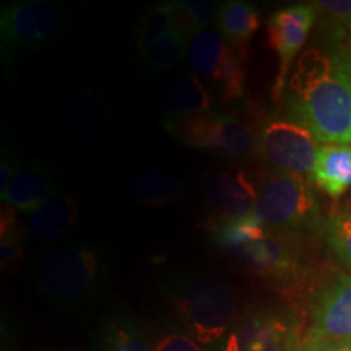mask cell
Returning <instances> with one entry per match:
<instances>
[{"instance_id":"cell-27","label":"cell","mask_w":351,"mask_h":351,"mask_svg":"<svg viewBox=\"0 0 351 351\" xmlns=\"http://www.w3.org/2000/svg\"><path fill=\"white\" fill-rule=\"evenodd\" d=\"M171 32H173V26L169 20V8L168 2H165L153 7L138 20L137 28H135V44L142 46L158 38H163Z\"/></svg>"},{"instance_id":"cell-1","label":"cell","mask_w":351,"mask_h":351,"mask_svg":"<svg viewBox=\"0 0 351 351\" xmlns=\"http://www.w3.org/2000/svg\"><path fill=\"white\" fill-rule=\"evenodd\" d=\"M282 99L285 116L307 127L319 142H351V82L333 49H307L298 59Z\"/></svg>"},{"instance_id":"cell-33","label":"cell","mask_w":351,"mask_h":351,"mask_svg":"<svg viewBox=\"0 0 351 351\" xmlns=\"http://www.w3.org/2000/svg\"><path fill=\"white\" fill-rule=\"evenodd\" d=\"M320 351H351V341H339V343H319Z\"/></svg>"},{"instance_id":"cell-15","label":"cell","mask_w":351,"mask_h":351,"mask_svg":"<svg viewBox=\"0 0 351 351\" xmlns=\"http://www.w3.org/2000/svg\"><path fill=\"white\" fill-rule=\"evenodd\" d=\"M80 217L77 199L59 192L46 204L29 213L28 234L41 244H54L73 230Z\"/></svg>"},{"instance_id":"cell-32","label":"cell","mask_w":351,"mask_h":351,"mask_svg":"<svg viewBox=\"0 0 351 351\" xmlns=\"http://www.w3.org/2000/svg\"><path fill=\"white\" fill-rule=\"evenodd\" d=\"M332 46H333L332 49L337 52V56H339L341 64H343V67L346 70V73H348L350 82H351V36H346L345 39H341V41L332 43Z\"/></svg>"},{"instance_id":"cell-4","label":"cell","mask_w":351,"mask_h":351,"mask_svg":"<svg viewBox=\"0 0 351 351\" xmlns=\"http://www.w3.org/2000/svg\"><path fill=\"white\" fill-rule=\"evenodd\" d=\"M254 215L269 230L300 238H306L326 226L311 182L304 176L278 171L258 179Z\"/></svg>"},{"instance_id":"cell-26","label":"cell","mask_w":351,"mask_h":351,"mask_svg":"<svg viewBox=\"0 0 351 351\" xmlns=\"http://www.w3.org/2000/svg\"><path fill=\"white\" fill-rule=\"evenodd\" d=\"M317 8L324 28L332 36V43L351 36V0H319Z\"/></svg>"},{"instance_id":"cell-22","label":"cell","mask_w":351,"mask_h":351,"mask_svg":"<svg viewBox=\"0 0 351 351\" xmlns=\"http://www.w3.org/2000/svg\"><path fill=\"white\" fill-rule=\"evenodd\" d=\"M26 234L28 226L23 225L19 212L8 205L3 207L0 219V267L8 275L15 274L23 262Z\"/></svg>"},{"instance_id":"cell-28","label":"cell","mask_w":351,"mask_h":351,"mask_svg":"<svg viewBox=\"0 0 351 351\" xmlns=\"http://www.w3.org/2000/svg\"><path fill=\"white\" fill-rule=\"evenodd\" d=\"M168 8L173 32L189 44L202 32L195 16L192 15L186 0H173V2H168Z\"/></svg>"},{"instance_id":"cell-5","label":"cell","mask_w":351,"mask_h":351,"mask_svg":"<svg viewBox=\"0 0 351 351\" xmlns=\"http://www.w3.org/2000/svg\"><path fill=\"white\" fill-rule=\"evenodd\" d=\"M262 114L252 109L249 116L205 111L191 116L165 117L163 125L176 140L215 155L249 158L256 155Z\"/></svg>"},{"instance_id":"cell-24","label":"cell","mask_w":351,"mask_h":351,"mask_svg":"<svg viewBox=\"0 0 351 351\" xmlns=\"http://www.w3.org/2000/svg\"><path fill=\"white\" fill-rule=\"evenodd\" d=\"M189 44L174 32L163 38H158L142 46H137L140 57L148 67L158 72L173 70L184 62L187 56Z\"/></svg>"},{"instance_id":"cell-29","label":"cell","mask_w":351,"mask_h":351,"mask_svg":"<svg viewBox=\"0 0 351 351\" xmlns=\"http://www.w3.org/2000/svg\"><path fill=\"white\" fill-rule=\"evenodd\" d=\"M153 346L155 351H204V346H200L179 327L161 333Z\"/></svg>"},{"instance_id":"cell-34","label":"cell","mask_w":351,"mask_h":351,"mask_svg":"<svg viewBox=\"0 0 351 351\" xmlns=\"http://www.w3.org/2000/svg\"><path fill=\"white\" fill-rule=\"evenodd\" d=\"M291 351H320V346H319V343H315V341H311L306 337V339H302L300 343H298Z\"/></svg>"},{"instance_id":"cell-20","label":"cell","mask_w":351,"mask_h":351,"mask_svg":"<svg viewBox=\"0 0 351 351\" xmlns=\"http://www.w3.org/2000/svg\"><path fill=\"white\" fill-rule=\"evenodd\" d=\"M181 182L168 171L160 168H143L129 181L132 199L148 208H160L181 195Z\"/></svg>"},{"instance_id":"cell-17","label":"cell","mask_w":351,"mask_h":351,"mask_svg":"<svg viewBox=\"0 0 351 351\" xmlns=\"http://www.w3.org/2000/svg\"><path fill=\"white\" fill-rule=\"evenodd\" d=\"M165 117L191 116L212 111V95L195 73H182L169 78L158 93Z\"/></svg>"},{"instance_id":"cell-3","label":"cell","mask_w":351,"mask_h":351,"mask_svg":"<svg viewBox=\"0 0 351 351\" xmlns=\"http://www.w3.org/2000/svg\"><path fill=\"white\" fill-rule=\"evenodd\" d=\"M111 257L95 243H62L47 249L36 265L39 291L54 304L73 307L95 300L108 283Z\"/></svg>"},{"instance_id":"cell-25","label":"cell","mask_w":351,"mask_h":351,"mask_svg":"<svg viewBox=\"0 0 351 351\" xmlns=\"http://www.w3.org/2000/svg\"><path fill=\"white\" fill-rule=\"evenodd\" d=\"M324 231L333 256L351 270V205L330 213Z\"/></svg>"},{"instance_id":"cell-9","label":"cell","mask_w":351,"mask_h":351,"mask_svg":"<svg viewBox=\"0 0 351 351\" xmlns=\"http://www.w3.org/2000/svg\"><path fill=\"white\" fill-rule=\"evenodd\" d=\"M301 340L296 319L287 311L254 307L239 315L217 351H291Z\"/></svg>"},{"instance_id":"cell-12","label":"cell","mask_w":351,"mask_h":351,"mask_svg":"<svg viewBox=\"0 0 351 351\" xmlns=\"http://www.w3.org/2000/svg\"><path fill=\"white\" fill-rule=\"evenodd\" d=\"M258 181L241 168L215 169L204 181V194L215 213L213 223L230 221L254 213Z\"/></svg>"},{"instance_id":"cell-7","label":"cell","mask_w":351,"mask_h":351,"mask_svg":"<svg viewBox=\"0 0 351 351\" xmlns=\"http://www.w3.org/2000/svg\"><path fill=\"white\" fill-rule=\"evenodd\" d=\"M319 140L307 127L289 117L262 116L256 155L278 173L313 174Z\"/></svg>"},{"instance_id":"cell-14","label":"cell","mask_w":351,"mask_h":351,"mask_svg":"<svg viewBox=\"0 0 351 351\" xmlns=\"http://www.w3.org/2000/svg\"><path fill=\"white\" fill-rule=\"evenodd\" d=\"M59 192L62 191L56 169L46 161L33 160L23 165L10 187L2 192L0 197L8 207L19 213L29 215Z\"/></svg>"},{"instance_id":"cell-18","label":"cell","mask_w":351,"mask_h":351,"mask_svg":"<svg viewBox=\"0 0 351 351\" xmlns=\"http://www.w3.org/2000/svg\"><path fill=\"white\" fill-rule=\"evenodd\" d=\"M311 179L332 199L351 187V143H322Z\"/></svg>"},{"instance_id":"cell-16","label":"cell","mask_w":351,"mask_h":351,"mask_svg":"<svg viewBox=\"0 0 351 351\" xmlns=\"http://www.w3.org/2000/svg\"><path fill=\"white\" fill-rule=\"evenodd\" d=\"M262 25V15L254 3L244 0H228L217 16L218 33L243 62L249 60L252 38Z\"/></svg>"},{"instance_id":"cell-21","label":"cell","mask_w":351,"mask_h":351,"mask_svg":"<svg viewBox=\"0 0 351 351\" xmlns=\"http://www.w3.org/2000/svg\"><path fill=\"white\" fill-rule=\"evenodd\" d=\"M60 117L72 137L90 138L106 124L108 111L98 96L82 91L65 101Z\"/></svg>"},{"instance_id":"cell-31","label":"cell","mask_w":351,"mask_h":351,"mask_svg":"<svg viewBox=\"0 0 351 351\" xmlns=\"http://www.w3.org/2000/svg\"><path fill=\"white\" fill-rule=\"evenodd\" d=\"M186 3L191 8L192 15L195 16L200 29H205V26L212 23L215 13L219 12V8H221L219 3L213 2V0H186Z\"/></svg>"},{"instance_id":"cell-23","label":"cell","mask_w":351,"mask_h":351,"mask_svg":"<svg viewBox=\"0 0 351 351\" xmlns=\"http://www.w3.org/2000/svg\"><path fill=\"white\" fill-rule=\"evenodd\" d=\"M212 241L223 251L231 252L241 245L251 243V241L261 238L269 228L263 226L256 215L251 213L247 217L230 219V221L212 223L208 228Z\"/></svg>"},{"instance_id":"cell-11","label":"cell","mask_w":351,"mask_h":351,"mask_svg":"<svg viewBox=\"0 0 351 351\" xmlns=\"http://www.w3.org/2000/svg\"><path fill=\"white\" fill-rule=\"evenodd\" d=\"M317 20V8L313 3L280 8L270 16L267 36H269L270 49L278 59V70H276L275 83L271 88V98L275 101H282L293 64Z\"/></svg>"},{"instance_id":"cell-30","label":"cell","mask_w":351,"mask_h":351,"mask_svg":"<svg viewBox=\"0 0 351 351\" xmlns=\"http://www.w3.org/2000/svg\"><path fill=\"white\" fill-rule=\"evenodd\" d=\"M23 161H21L20 155H15L10 148H3L2 150V160H0V194L5 192L13 179L16 178L19 171L23 168Z\"/></svg>"},{"instance_id":"cell-8","label":"cell","mask_w":351,"mask_h":351,"mask_svg":"<svg viewBox=\"0 0 351 351\" xmlns=\"http://www.w3.org/2000/svg\"><path fill=\"white\" fill-rule=\"evenodd\" d=\"M302 239L300 236L267 230L261 238L228 254L243 269L267 282L291 285L306 274Z\"/></svg>"},{"instance_id":"cell-13","label":"cell","mask_w":351,"mask_h":351,"mask_svg":"<svg viewBox=\"0 0 351 351\" xmlns=\"http://www.w3.org/2000/svg\"><path fill=\"white\" fill-rule=\"evenodd\" d=\"M307 339L315 343L351 341V274H341L320 291Z\"/></svg>"},{"instance_id":"cell-10","label":"cell","mask_w":351,"mask_h":351,"mask_svg":"<svg viewBox=\"0 0 351 351\" xmlns=\"http://www.w3.org/2000/svg\"><path fill=\"white\" fill-rule=\"evenodd\" d=\"M189 60L195 75L208 82L223 101L232 103L245 96V62L231 49L221 34L202 29L189 43Z\"/></svg>"},{"instance_id":"cell-6","label":"cell","mask_w":351,"mask_h":351,"mask_svg":"<svg viewBox=\"0 0 351 351\" xmlns=\"http://www.w3.org/2000/svg\"><path fill=\"white\" fill-rule=\"evenodd\" d=\"M72 26L69 8L47 0H23L0 12V51L7 64L56 43Z\"/></svg>"},{"instance_id":"cell-19","label":"cell","mask_w":351,"mask_h":351,"mask_svg":"<svg viewBox=\"0 0 351 351\" xmlns=\"http://www.w3.org/2000/svg\"><path fill=\"white\" fill-rule=\"evenodd\" d=\"M98 351H155L143 327L125 311L108 314L98 328Z\"/></svg>"},{"instance_id":"cell-2","label":"cell","mask_w":351,"mask_h":351,"mask_svg":"<svg viewBox=\"0 0 351 351\" xmlns=\"http://www.w3.org/2000/svg\"><path fill=\"white\" fill-rule=\"evenodd\" d=\"M161 295L178 327L204 348L218 350L241 315L231 288L200 271H171L163 278Z\"/></svg>"}]
</instances>
